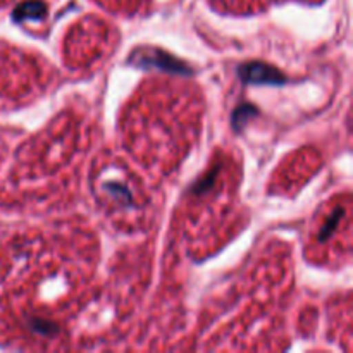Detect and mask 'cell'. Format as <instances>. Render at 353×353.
Returning <instances> with one entry per match:
<instances>
[{
	"instance_id": "obj_2",
	"label": "cell",
	"mask_w": 353,
	"mask_h": 353,
	"mask_svg": "<svg viewBox=\"0 0 353 353\" xmlns=\"http://www.w3.org/2000/svg\"><path fill=\"white\" fill-rule=\"evenodd\" d=\"M238 76L247 85H285L286 78L281 71L264 62H247L238 68Z\"/></svg>"
},
{
	"instance_id": "obj_1",
	"label": "cell",
	"mask_w": 353,
	"mask_h": 353,
	"mask_svg": "<svg viewBox=\"0 0 353 353\" xmlns=\"http://www.w3.org/2000/svg\"><path fill=\"white\" fill-rule=\"evenodd\" d=\"M130 61L133 62L137 68L159 69V71L172 72V74L186 76L192 72V69H190L185 62L176 59L174 55L168 54V52L159 50V48H138L137 52L131 54Z\"/></svg>"
},
{
	"instance_id": "obj_4",
	"label": "cell",
	"mask_w": 353,
	"mask_h": 353,
	"mask_svg": "<svg viewBox=\"0 0 353 353\" xmlns=\"http://www.w3.org/2000/svg\"><path fill=\"white\" fill-rule=\"evenodd\" d=\"M26 326L31 333L38 334V336H55V334L59 333L57 326H55L54 323L38 319V317H31V319H28Z\"/></svg>"
},
{
	"instance_id": "obj_3",
	"label": "cell",
	"mask_w": 353,
	"mask_h": 353,
	"mask_svg": "<svg viewBox=\"0 0 353 353\" xmlns=\"http://www.w3.org/2000/svg\"><path fill=\"white\" fill-rule=\"evenodd\" d=\"M45 16H47V6L41 0H28V2L17 6L12 14V19L23 23V21H40Z\"/></svg>"
},
{
	"instance_id": "obj_5",
	"label": "cell",
	"mask_w": 353,
	"mask_h": 353,
	"mask_svg": "<svg viewBox=\"0 0 353 353\" xmlns=\"http://www.w3.org/2000/svg\"><path fill=\"white\" fill-rule=\"evenodd\" d=\"M105 188H107V192H109V195L112 196V199H116V200H119V202L130 205L131 195L123 185H119V183H107Z\"/></svg>"
}]
</instances>
